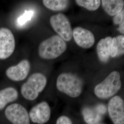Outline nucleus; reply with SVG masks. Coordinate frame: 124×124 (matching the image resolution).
Listing matches in <instances>:
<instances>
[{"mask_svg":"<svg viewBox=\"0 0 124 124\" xmlns=\"http://www.w3.org/2000/svg\"><path fill=\"white\" fill-rule=\"evenodd\" d=\"M66 41L58 35H54L43 40L39 45L38 53L40 58L46 60L59 57L66 50Z\"/></svg>","mask_w":124,"mask_h":124,"instance_id":"nucleus-1","label":"nucleus"},{"mask_svg":"<svg viewBox=\"0 0 124 124\" xmlns=\"http://www.w3.org/2000/svg\"><path fill=\"white\" fill-rule=\"evenodd\" d=\"M56 87L59 92L70 97L77 98L82 92L83 83L77 75L70 73H62L57 78Z\"/></svg>","mask_w":124,"mask_h":124,"instance_id":"nucleus-2","label":"nucleus"},{"mask_svg":"<svg viewBox=\"0 0 124 124\" xmlns=\"http://www.w3.org/2000/svg\"><path fill=\"white\" fill-rule=\"evenodd\" d=\"M47 79L41 73H35L31 75L26 82L23 84L21 93L27 100L33 101L36 99L46 86Z\"/></svg>","mask_w":124,"mask_h":124,"instance_id":"nucleus-3","label":"nucleus"},{"mask_svg":"<svg viewBox=\"0 0 124 124\" xmlns=\"http://www.w3.org/2000/svg\"><path fill=\"white\" fill-rule=\"evenodd\" d=\"M121 87L120 73L113 71L94 88V93L98 98L108 99L117 93Z\"/></svg>","mask_w":124,"mask_h":124,"instance_id":"nucleus-4","label":"nucleus"},{"mask_svg":"<svg viewBox=\"0 0 124 124\" xmlns=\"http://www.w3.org/2000/svg\"><path fill=\"white\" fill-rule=\"evenodd\" d=\"M51 26L65 41H70L73 37L71 23L66 16L62 13L53 15L50 19Z\"/></svg>","mask_w":124,"mask_h":124,"instance_id":"nucleus-5","label":"nucleus"},{"mask_svg":"<svg viewBox=\"0 0 124 124\" xmlns=\"http://www.w3.org/2000/svg\"><path fill=\"white\" fill-rule=\"evenodd\" d=\"M8 120L13 124H30V119L26 109L18 103L8 107L5 111Z\"/></svg>","mask_w":124,"mask_h":124,"instance_id":"nucleus-6","label":"nucleus"},{"mask_svg":"<svg viewBox=\"0 0 124 124\" xmlns=\"http://www.w3.org/2000/svg\"><path fill=\"white\" fill-rule=\"evenodd\" d=\"M16 42L13 33L6 28L0 29V59L10 57L15 48Z\"/></svg>","mask_w":124,"mask_h":124,"instance_id":"nucleus-7","label":"nucleus"},{"mask_svg":"<svg viewBox=\"0 0 124 124\" xmlns=\"http://www.w3.org/2000/svg\"><path fill=\"white\" fill-rule=\"evenodd\" d=\"M108 114L114 124H124V101L118 96L111 98L108 104Z\"/></svg>","mask_w":124,"mask_h":124,"instance_id":"nucleus-8","label":"nucleus"},{"mask_svg":"<svg viewBox=\"0 0 124 124\" xmlns=\"http://www.w3.org/2000/svg\"><path fill=\"white\" fill-rule=\"evenodd\" d=\"M29 115L33 122L38 124H45L50 120V107L47 102H40L31 108Z\"/></svg>","mask_w":124,"mask_h":124,"instance_id":"nucleus-9","label":"nucleus"},{"mask_svg":"<svg viewBox=\"0 0 124 124\" xmlns=\"http://www.w3.org/2000/svg\"><path fill=\"white\" fill-rule=\"evenodd\" d=\"M30 70V62L28 60L24 59L16 65L9 67L6 70V74L10 80L20 81L26 78Z\"/></svg>","mask_w":124,"mask_h":124,"instance_id":"nucleus-10","label":"nucleus"},{"mask_svg":"<svg viewBox=\"0 0 124 124\" xmlns=\"http://www.w3.org/2000/svg\"><path fill=\"white\" fill-rule=\"evenodd\" d=\"M73 37L75 43L80 47L88 49L95 43V37L89 30L80 27L75 28L73 31Z\"/></svg>","mask_w":124,"mask_h":124,"instance_id":"nucleus-11","label":"nucleus"},{"mask_svg":"<svg viewBox=\"0 0 124 124\" xmlns=\"http://www.w3.org/2000/svg\"><path fill=\"white\" fill-rule=\"evenodd\" d=\"M106 108L103 104H99L94 108L85 107L82 111L85 121L88 124H96L101 120L102 116L106 112Z\"/></svg>","mask_w":124,"mask_h":124,"instance_id":"nucleus-12","label":"nucleus"},{"mask_svg":"<svg viewBox=\"0 0 124 124\" xmlns=\"http://www.w3.org/2000/svg\"><path fill=\"white\" fill-rule=\"evenodd\" d=\"M112 40V38L108 36L101 39L98 42L97 52L98 57L101 62H106L110 57Z\"/></svg>","mask_w":124,"mask_h":124,"instance_id":"nucleus-13","label":"nucleus"},{"mask_svg":"<svg viewBox=\"0 0 124 124\" xmlns=\"http://www.w3.org/2000/svg\"><path fill=\"white\" fill-rule=\"evenodd\" d=\"M102 6L107 13L115 16L123 9L124 1L122 0H102Z\"/></svg>","mask_w":124,"mask_h":124,"instance_id":"nucleus-14","label":"nucleus"},{"mask_svg":"<svg viewBox=\"0 0 124 124\" xmlns=\"http://www.w3.org/2000/svg\"><path fill=\"white\" fill-rule=\"evenodd\" d=\"M18 94L16 89L9 87L0 91V110L3 109L9 102L18 99Z\"/></svg>","mask_w":124,"mask_h":124,"instance_id":"nucleus-15","label":"nucleus"},{"mask_svg":"<svg viewBox=\"0 0 124 124\" xmlns=\"http://www.w3.org/2000/svg\"><path fill=\"white\" fill-rule=\"evenodd\" d=\"M124 54V35H120L112 38L110 56L116 58Z\"/></svg>","mask_w":124,"mask_h":124,"instance_id":"nucleus-16","label":"nucleus"},{"mask_svg":"<svg viewBox=\"0 0 124 124\" xmlns=\"http://www.w3.org/2000/svg\"><path fill=\"white\" fill-rule=\"evenodd\" d=\"M42 3L45 7L53 11H61L66 9L69 1L65 0H43Z\"/></svg>","mask_w":124,"mask_h":124,"instance_id":"nucleus-17","label":"nucleus"},{"mask_svg":"<svg viewBox=\"0 0 124 124\" xmlns=\"http://www.w3.org/2000/svg\"><path fill=\"white\" fill-rule=\"evenodd\" d=\"M76 4L89 11H94L99 8L101 1L99 0H76Z\"/></svg>","mask_w":124,"mask_h":124,"instance_id":"nucleus-18","label":"nucleus"},{"mask_svg":"<svg viewBox=\"0 0 124 124\" xmlns=\"http://www.w3.org/2000/svg\"><path fill=\"white\" fill-rule=\"evenodd\" d=\"M113 22L115 24L119 25L118 30L120 33L124 35V9L114 16Z\"/></svg>","mask_w":124,"mask_h":124,"instance_id":"nucleus-19","label":"nucleus"},{"mask_svg":"<svg viewBox=\"0 0 124 124\" xmlns=\"http://www.w3.org/2000/svg\"><path fill=\"white\" fill-rule=\"evenodd\" d=\"M34 12L32 11H25L22 16L19 17L17 19V23L19 25H22L28 21L30 20L33 16Z\"/></svg>","mask_w":124,"mask_h":124,"instance_id":"nucleus-20","label":"nucleus"},{"mask_svg":"<svg viewBox=\"0 0 124 124\" xmlns=\"http://www.w3.org/2000/svg\"><path fill=\"white\" fill-rule=\"evenodd\" d=\"M56 124H72L71 120L66 116H61L57 120Z\"/></svg>","mask_w":124,"mask_h":124,"instance_id":"nucleus-21","label":"nucleus"},{"mask_svg":"<svg viewBox=\"0 0 124 124\" xmlns=\"http://www.w3.org/2000/svg\"><path fill=\"white\" fill-rule=\"evenodd\" d=\"M101 124V123H97V124Z\"/></svg>","mask_w":124,"mask_h":124,"instance_id":"nucleus-22","label":"nucleus"}]
</instances>
